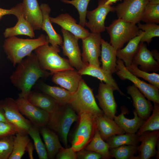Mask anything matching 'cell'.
<instances>
[{
  "mask_svg": "<svg viewBox=\"0 0 159 159\" xmlns=\"http://www.w3.org/2000/svg\"><path fill=\"white\" fill-rule=\"evenodd\" d=\"M152 113L136 132L138 136L145 132L159 130V103L153 102Z\"/></svg>",
  "mask_w": 159,
  "mask_h": 159,
  "instance_id": "obj_35",
  "label": "cell"
},
{
  "mask_svg": "<svg viewBox=\"0 0 159 159\" xmlns=\"http://www.w3.org/2000/svg\"><path fill=\"white\" fill-rule=\"evenodd\" d=\"M49 44L41 46L34 50L42 69L49 71L52 75L59 71L74 69L68 59L59 55V47L49 46Z\"/></svg>",
  "mask_w": 159,
  "mask_h": 159,
  "instance_id": "obj_5",
  "label": "cell"
},
{
  "mask_svg": "<svg viewBox=\"0 0 159 159\" xmlns=\"http://www.w3.org/2000/svg\"><path fill=\"white\" fill-rule=\"evenodd\" d=\"M40 6L42 14L41 29L46 33L49 43L51 46L56 48L59 47V46H62L63 39L55 30L50 21L49 14L51 9L50 6L46 3L42 4Z\"/></svg>",
  "mask_w": 159,
  "mask_h": 159,
  "instance_id": "obj_22",
  "label": "cell"
},
{
  "mask_svg": "<svg viewBox=\"0 0 159 159\" xmlns=\"http://www.w3.org/2000/svg\"><path fill=\"white\" fill-rule=\"evenodd\" d=\"M114 90L111 85L101 82L99 85L98 94L95 96L104 114L112 120H114L117 108L113 95Z\"/></svg>",
  "mask_w": 159,
  "mask_h": 159,
  "instance_id": "obj_15",
  "label": "cell"
},
{
  "mask_svg": "<svg viewBox=\"0 0 159 159\" xmlns=\"http://www.w3.org/2000/svg\"><path fill=\"white\" fill-rule=\"evenodd\" d=\"M149 0H123L115 7L118 18L136 24L141 21Z\"/></svg>",
  "mask_w": 159,
  "mask_h": 159,
  "instance_id": "obj_10",
  "label": "cell"
},
{
  "mask_svg": "<svg viewBox=\"0 0 159 159\" xmlns=\"http://www.w3.org/2000/svg\"><path fill=\"white\" fill-rule=\"evenodd\" d=\"M96 120L97 129L101 137L104 141L112 136L125 133L114 120L104 114L96 116Z\"/></svg>",
  "mask_w": 159,
  "mask_h": 159,
  "instance_id": "obj_24",
  "label": "cell"
},
{
  "mask_svg": "<svg viewBox=\"0 0 159 159\" xmlns=\"http://www.w3.org/2000/svg\"><path fill=\"white\" fill-rule=\"evenodd\" d=\"M69 104L78 115L84 112H90L96 116L104 114L96 102L92 90L82 79L77 90L72 94Z\"/></svg>",
  "mask_w": 159,
  "mask_h": 159,
  "instance_id": "obj_4",
  "label": "cell"
},
{
  "mask_svg": "<svg viewBox=\"0 0 159 159\" xmlns=\"http://www.w3.org/2000/svg\"><path fill=\"white\" fill-rule=\"evenodd\" d=\"M102 39L100 33L90 32L88 36L82 39V58L85 64L100 66L99 57L101 55Z\"/></svg>",
  "mask_w": 159,
  "mask_h": 159,
  "instance_id": "obj_13",
  "label": "cell"
},
{
  "mask_svg": "<svg viewBox=\"0 0 159 159\" xmlns=\"http://www.w3.org/2000/svg\"><path fill=\"white\" fill-rule=\"evenodd\" d=\"M132 63L137 66L139 65L140 69L147 72H156L159 70V63L154 59L151 51L143 42H140Z\"/></svg>",
  "mask_w": 159,
  "mask_h": 159,
  "instance_id": "obj_20",
  "label": "cell"
},
{
  "mask_svg": "<svg viewBox=\"0 0 159 159\" xmlns=\"http://www.w3.org/2000/svg\"><path fill=\"white\" fill-rule=\"evenodd\" d=\"M106 30L110 37V44L117 50L138 35L140 31L136 24L119 18L113 21Z\"/></svg>",
  "mask_w": 159,
  "mask_h": 159,
  "instance_id": "obj_6",
  "label": "cell"
},
{
  "mask_svg": "<svg viewBox=\"0 0 159 159\" xmlns=\"http://www.w3.org/2000/svg\"><path fill=\"white\" fill-rule=\"evenodd\" d=\"M141 21L146 23H159V4L148 3L145 6Z\"/></svg>",
  "mask_w": 159,
  "mask_h": 159,
  "instance_id": "obj_41",
  "label": "cell"
},
{
  "mask_svg": "<svg viewBox=\"0 0 159 159\" xmlns=\"http://www.w3.org/2000/svg\"><path fill=\"white\" fill-rule=\"evenodd\" d=\"M127 93L132 98L133 106L138 116L145 120L150 115L153 106L150 101L147 100L138 89L134 85L127 88Z\"/></svg>",
  "mask_w": 159,
  "mask_h": 159,
  "instance_id": "obj_19",
  "label": "cell"
},
{
  "mask_svg": "<svg viewBox=\"0 0 159 159\" xmlns=\"http://www.w3.org/2000/svg\"><path fill=\"white\" fill-rule=\"evenodd\" d=\"M28 134L32 138L34 145L39 159H48V157L44 144L40 136L39 127L33 125L29 130Z\"/></svg>",
  "mask_w": 159,
  "mask_h": 159,
  "instance_id": "obj_36",
  "label": "cell"
},
{
  "mask_svg": "<svg viewBox=\"0 0 159 159\" xmlns=\"http://www.w3.org/2000/svg\"><path fill=\"white\" fill-rule=\"evenodd\" d=\"M61 31L63 37V42L61 46L63 54L68 57L71 65L78 71L83 68L85 64L83 62L79 46V39L73 34L62 28Z\"/></svg>",
  "mask_w": 159,
  "mask_h": 159,
  "instance_id": "obj_11",
  "label": "cell"
},
{
  "mask_svg": "<svg viewBox=\"0 0 159 159\" xmlns=\"http://www.w3.org/2000/svg\"><path fill=\"white\" fill-rule=\"evenodd\" d=\"M122 0H107L106 1L105 4V5H111L113 3H116L118 1Z\"/></svg>",
  "mask_w": 159,
  "mask_h": 159,
  "instance_id": "obj_50",
  "label": "cell"
},
{
  "mask_svg": "<svg viewBox=\"0 0 159 159\" xmlns=\"http://www.w3.org/2000/svg\"><path fill=\"white\" fill-rule=\"evenodd\" d=\"M78 117L76 113L69 104H58L54 110L50 113L46 126L58 133L64 145L67 148L68 133L72 125Z\"/></svg>",
  "mask_w": 159,
  "mask_h": 159,
  "instance_id": "obj_3",
  "label": "cell"
},
{
  "mask_svg": "<svg viewBox=\"0 0 159 159\" xmlns=\"http://www.w3.org/2000/svg\"><path fill=\"white\" fill-rule=\"evenodd\" d=\"M30 141L28 135L17 133L14 135L13 149L8 159H21L26 151L27 145Z\"/></svg>",
  "mask_w": 159,
  "mask_h": 159,
  "instance_id": "obj_34",
  "label": "cell"
},
{
  "mask_svg": "<svg viewBox=\"0 0 159 159\" xmlns=\"http://www.w3.org/2000/svg\"><path fill=\"white\" fill-rule=\"evenodd\" d=\"M159 140L158 141L157 145L156 147H157L158 148V150H157V154L155 155V157L156 159H159Z\"/></svg>",
  "mask_w": 159,
  "mask_h": 159,
  "instance_id": "obj_52",
  "label": "cell"
},
{
  "mask_svg": "<svg viewBox=\"0 0 159 159\" xmlns=\"http://www.w3.org/2000/svg\"><path fill=\"white\" fill-rule=\"evenodd\" d=\"M0 107L8 121L14 126L17 132L28 135V132L33 124L22 115L16 100L11 98H6L0 102Z\"/></svg>",
  "mask_w": 159,
  "mask_h": 159,
  "instance_id": "obj_9",
  "label": "cell"
},
{
  "mask_svg": "<svg viewBox=\"0 0 159 159\" xmlns=\"http://www.w3.org/2000/svg\"><path fill=\"white\" fill-rule=\"evenodd\" d=\"M18 133L14 125L9 122H0V139Z\"/></svg>",
  "mask_w": 159,
  "mask_h": 159,
  "instance_id": "obj_43",
  "label": "cell"
},
{
  "mask_svg": "<svg viewBox=\"0 0 159 159\" xmlns=\"http://www.w3.org/2000/svg\"><path fill=\"white\" fill-rule=\"evenodd\" d=\"M144 33V32L140 30L139 34L130 40L125 47L117 50V57L123 62L126 67L129 66L132 63Z\"/></svg>",
  "mask_w": 159,
  "mask_h": 159,
  "instance_id": "obj_28",
  "label": "cell"
},
{
  "mask_svg": "<svg viewBox=\"0 0 159 159\" xmlns=\"http://www.w3.org/2000/svg\"><path fill=\"white\" fill-rule=\"evenodd\" d=\"M19 110L33 125L39 127L46 126L50 113L31 104L26 98L19 97L15 100Z\"/></svg>",
  "mask_w": 159,
  "mask_h": 159,
  "instance_id": "obj_14",
  "label": "cell"
},
{
  "mask_svg": "<svg viewBox=\"0 0 159 159\" xmlns=\"http://www.w3.org/2000/svg\"><path fill=\"white\" fill-rule=\"evenodd\" d=\"M80 120L71 142L76 152L85 148L93 137L97 129L96 116L88 112L79 115Z\"/></svg>",
  "mask_w": 159,
  "mask_h": 159,
  "instance_id": "obj_7",
  "label": "cell"
},
{
  "mask_svg": "<svg viewBox=\"0 0 159 159\" xmlns=\"http://www.w3.org/2000/svg\"><path fill=\"white\" fill-rule=\"evenodd\" d=\"M116 52L117 50L110 44L101 39L102 68L111 75L117 71Z\"/></svg>",
  "mask_w": 159,
  "mask_h": 159,
  "instance_id": "obj_25",
  "label": "cell"
},
{
  "mask_svg": "<svg viewBox=\"0 0 159 159\" xmlns=\"http://www.w3.org/2000/svg\"><path fill=\"white\" fill-rule=\"evenodd\" d=\"M0 122H9L6 118L2 108L0 107Z\"/></svg>",
  "mask_w": 159,
  "mask_h": 159,
  "instance_id": "obj_48",
  "label": "cell"
},
{
  "mask_svg": "<svg viewBox=\"0 0 159 159\" xmlns=\"http://www.w3.org/2000/svg\"><path fill=\"white\" fill-rule=\"evenodd\" d=\"M34 148V145L30 141L27 144L26 148V151H27L30 159H34L33 153Z\"/></svg>",
  "mask_w": 159,
  "mask_h": 159,
  "instance_id": "obj_47",
  "label": "cell"
},
{
  "mask_svg": "<svg viewBox=\"0 0 159 159\" xmlns=\"http://www.w3.org/2000/svg\"><path fill=\"white\" fill-rule=\"evenodd\" d=\"M22 14L34 31L41 29L42 14L37 0H23Z\"/></svg>",
  "mask_w": 159,
  "mask_h": 159,
  "instance_id": "obj_21",
  "label": "cell"
},
{
  "mask_svg": "<svg viewBox=\"0 0 159 159\" xmlns=\"http://www.w3.org/2000/svg\"><path fill=\"white\" fill-rule=\"evenodd\" d=\"M81 75H88L96 77L103 81L105 83L112 86L115 90H117L120 94L125 96L120 90L115 79L112 75L110 74L102 67L93 65L88 64L86 65L83 68L78 71Z\"/></svg>",
  "mask_w": 159,
  "mask_h": 159,
  "instance_id": "obj_26",
  "label": "cell"
},
{
  "mask_svg": "<svg viewBox=\"0 0 159 159\" xmlns=\"http://www.w3.org/2000/svg\"><path fill=\"white\" fill-rule=\"evenodd\" d=\"M77 159H100L102 158L101 155L96 152L83 148L76 152Z\"/></svg>",
  "mask_w": 159,
  "mask_h": 159,
  "instance_id": "obj_46",
  "label": "cell"
},
{
  "mask_svg": "<svg viewBox=\"0 0 159 159\" xmlns=\"http://www.w3.org/2000/svg\"><path fill=\"white\" fill-rule=\"evenodd\" d=\"M159 138V130L146 131L138 136L139 141L141 144L138 146V159H149L155 156Z\"/></svg>",
  "mask_w": 159,
  "mask_h": 159,
  "instance_id": "obj_16",
  "label": "cell"
},
{
  "mask_svg": "<svg viewBox=\"0 0 159 159\" xmlns=\"http://www.w3.org/2000/svg\"><path fill=\"white\" fill-rule=\"evenodd\" d=\"M109 149L124 145L138 146L140 142L136 133H126L115 135L109 138L106 140Z\"/></svg>",
  "mask_w": 159,
  "mask_h": 159,
  "instance_id": "obj_33",
  "label": "cell"
},
{
  "mask_svg": "<svg viewBox=\"0 0 159 159\" xmlns=\"http://www.w3.org/2000/svg\"><path fill=\"white\" fill-rule=\"evenodd\" d=\"M22 3L17 4L9 9H5L0 7V20L3 16L6 15L13 14L19 18L22 14Z\"/></svg>",
  "mask_w": 159,
  "mask_h": 159,
  "instance_id": "obj_45",
  "label": "cell"
},
{
  "mask_svg": "<svg viewBox=\"0 0 159 159\" xmlns=\"http://www.w3.org/2000/svg\"><path fill=\"white\" fill-rule=\"evenodd\" d=\"M128 70L138 77H141L148 81L150 84L159 89V74L154 72L149 73L140 69L138 66L132 63L126 67Z\"/></svg>",
  "mask_w": 159,
  "mask_h": 159,
  "instance_id": "obj_38",
  "label": "cell"
},
{
  "mask_svg": "<svg viewBox=\"0 0 159 159\" xmlns=\"http://www.w3.org/2000/svg\"><path fill=\"white\" fill-rule=\"evenodd\" d=\"M28 100L34 105L49 113L52 112L58 104L48 95L35 91H30L26 98Z\"/></svg>",
  "mask_w": 159,
  "mask_h": 159,
  "instance_id": "obj_29",
  "label": "cell"
},
{
  "mask_svg": "<svg viewBox=\"0 0 159 159\" xmlns=\"http://www.w3.org/2000/svg\"><path fill=\"white\" fill-rule=\"evenodd\" d=\"M17 65L10 80L13 85L21 91L20 97L26 98L39 79L52 75L42 68L35 53H32Z\"/></svg>",
  "mask_w": 159,
  "mask_h": 159,
  "instance_id": "obj_1",
  "label": "cell"
},
{
  "mask_svg": "<svg viewBox=\"0 0 159 159\" xmlns=\"http://www.w3.org/2000/svg\"><path fill=\"white\" fill-rule=\"evenodd\" d=\"M121 109V113L117 116L115 115L114 120L125 133H136L145 120L138 116L135 109L133 111L134 117L131 119L127 118L125 116V114L129 112L125 106H122Z\"/></svg>",
  "mask_w": 159,
  "mask_h": 159,
  "instance_id": "obj_23",
  "label": "cell"
},
{
  "mask_svg": "<svg viewBox=\"0 0 159 159\" xmlns=\"http://www.w3.org/2000/svg\"><path fill=\"white\" fill-rule=\"evenodd\" d=\"M63 3L73 6L78 11L79 16V23L84 27L87 21L86 15L87 7L90 0H60Z\"/></svg>",
  "mask_w": 159,
  "mask_h": 159,
  "instance_id": "obj_40",
  "label": "cell"
},
{
  "mask_svg": "<svg viewBox=\"0 0 159 159\" xmlns=\"http://www.w3.org/2000/svg\"><path fill=\"white\" fill-rule=\"evenodd\" d=\"M138 146L124 145L109 149V152L113 158L116 159H132L138 153Z\"/></svg>",
  "mask_w": 159,
  "mask_h": 159,
  "instance_id": "obj_37",
  "label": "cell"
},
{
  "mask_svg": "<svg viewBox=\"0 0 159 159\" xmlns=\"http://www.w3.org/2000/svg\"><path fill=\"white\" fill-rule=\"evenodd\" d=\"M85 148L100 154L102 158L109 159L113 158L110 153L108 144L101 138L97 128L93 137Z\"/></svg>",
  "mask_w": 159,
  "mask_h": 159,
  "instance_id": "obj_32",
  "label": "cell"
},
{
  "mask_svg": "<svg viewBox=\"0 0 159 159\" xmlns=\"http://www.w3.org/2000/svg\"><path fill=\"white\" fill-rule=\"evenodd\" d=\"M49 43L47 36L42 34L35 39H24L12 36L4 41L3 49L15 66L38 47Z\"/></svg>",
  "mask_w": 159,
  "mask_h": 159,
  "instance_id": "obj_2",
  "label": "cell"
},
{
  "mask_svg": "<svg viewBox=\"0 0 159 159\" xmlns=\"http://www.w3.org/2000/svg\"><path fill=\"white\" fill-rule=\"evenodd\" d=\"M39 88L42 92L51 97L58 104L64 105L69 104L72 94L67 90L44 83H40Z\"/></svg>",
  "mask_w": 159,
  "mask_h": 159,
  "instance_id": "obj_30",
  "label": "cell"
},
{
  "mask_svg": "<svg viewBox=\"0 0 159 159\" xmlns=\"http://www.w3.org/2000/svg\"><path fill=\"white\" fill-rule=\"evenodd\" d=\"M148 3L153 4H159V0H149Z\"/></svg>",
  "mask_w": 159,
  "mask_h": 159,
  "instance_id": "obj_51",
  "label": "cell"
},
{
  "mask_svg": "<svg viewBox=\"0 0 159 159\" xmlns=\"http://www.w3.org/2000/svg\"><path fill=\"white\" fill-rule=\"evenodd\" d=\"M52 23L57 24L79 39L82 40L88 36L90 32L79 24L76 20L67 13L62 14L55 17H50Z\"/></svg>",
  "mask_w": 159,
  "mask_h": 159,
  "instance_id": "obj_18",
  "label": "cell"
},
{
  "mask_svg": "<svg viewBox=\"0 0 159 159\" xmlns=\"http://www.w3.org/2000/svg\"><path fill=\"white\" fill-rule=\"evenodd\" d=\"M52 75V82L68 90L72 94L77 90L82 79V75L74 69L59 71Z\"/></svg>",
  "mask_w": 159,
  "mask_h": 159,
  "instance_id": "obj_17",
  "label": "cell"
},
{
  "mask_svg": "<svg viewBox=\"0 0 159 159\" xmlns=\"http://www.w3.org/2000/svg\"><path fill=\"white\" fill-rule=\"evenodd\" d=\"M56 157L57 159H76L77 153L71 147L68 148H62L60 149Z\"/></svg>",
  "mask_w": 159,
  "mask_h": 159,
  "instance_id": "obj_44",
  "label": "cell"
},
{
  "mask_svg": "<svg viewBox=\"0 0 159 159\" xmlns=\"http://www.w3.org/2000/svg\"><path fill=\"white\" fill-rule=\"evenodd\" d=\"M116 62V74L121 80H130L148 100L159 103V89L153 85L141 80L131 73L121 60L118 59Z\"/></svg>",
  "mask_w": 159,
  "mask_h": 159,
  "instance_id": "obj_8",
  "label": "cell"
},
{
  "mask_svg": "<svg viewBox=\"0 0 159 159\" xmlns=\"http://www.w3.org/2000/svg\"><path fill=\"white\" fill-rule=\"evenodd\" d=\"M139 29L144 32L140 42H146L149 44L152 41V38L159 37V25L156 23H147L141 24L138 23Z\"/></svg>",
  "mask_w": 159,
  "mask_h": 159,
  "instance_id": "obj_39",
  "label": "cell"
},
{
  "mask_svg": "<svg viewBox=\"0 0 159 159\" xmlns=\"http://www.w3.org/2000/svg\"><path fill=\"white\" fill-rule=\"evenodd\" d=\"M107 0H99L96 8L87 11L86 18L88 21L86 22L85 26L91 32L100 33L104 32L106 27L105 22L107 15L110 12L115 11V7L105 4Z\"/></svg>",
  "mask_w": 159,
  "mask_h": 159,
  "instance_id": "obj_12",
  "label": "cell"
},
{
  "mask_svg": "<svg viewBox=\"0 0 159 159\" xmlns=\"http://www.w3.org/2000/svg\"><path fill=\"white\" fill-rule=\"evenodd\" d=\"M14 135L0 139V159H8L13 149Z\"/></svg>",
  "mask_w": 159,
  "mask_h": 159,
  "instance_id": "obj_42",
  "label": "cell"
},
{
  "mask_svg": "<svg viewBox=\"0 0 159 159\" xmlns=\"http://www.w3.org/2000/svg\"><path fill=\"white\" fill-rule=\"evenodd\" d=\"M3 34L6 38L19 35L28 36L31 38L35 37L33 28L25 19L22 14L18 19L16 24L13 27L6 28Z\"/></svg>",
  "mask_w": 159,
  "mask_h": 159,
  "instance_id": "obj_31",
  "label": "cell"
},
{
  "mask_svg": "<svg viewBox=\"0 0 159 159\" xmlns=\"http://www.w3.org/2000/svg\"><path fill=\"white\" fill-rule=\"evenodd\" d=\"M39 129L44 143L48 158H54L62 148L59 137L52 130L46 126L39 127Z\"/></svg>",
  "mask_w": 159,
  "mask_h": 159,
  "instance_id": "obj_27",
  "label": "cell"
},
{
  "mask_svg": "<svg viewBox=\"0 0 159 159\" xmlns=\"http://www.w3.org/2000/svg\"><path fill=\"white\" fill-rule=\"evenodd\" d=\"M151 52L154 59L159 63V54L158 51L155 49L152 50Z\"/></svg>",
  "mask_w": 159,
  "mask_h": 159,
  "instance_id": "obj_49",
  "label": "cell"
}]
</instances>
